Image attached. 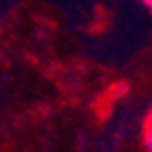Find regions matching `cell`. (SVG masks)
<instances>
[{"mask_svg":"<svg viewBox=\"0 0 152 152\" xmlns=\"http://www.w3.org/2000/svg\"><path fill=\"white\" fill-rule=\"evenodd\" d=\"M144 140H146V150L152 152V114L146 118V127H144Z\"/></svg>","mask_w":152,"mask_h":152,"instance_id":"obj_1","label":"cell"},{"mask_svg":"<svg viewBox=\"0 0 152 152\" xmlns=\"http://www.w3.org/2000/svg\"><path fill=\"white\" fill-rule=\"evenodd\" d=\"M142 2H144V4H146L148 9H152V0H142Z\"/></svg>","mask_w":152,"mask_h":152,"instance_id":"obj_2","label":"cell"}]
</instances>
